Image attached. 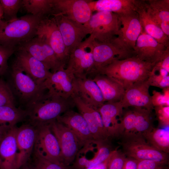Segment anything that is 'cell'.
<instances>
[{
  "mask_svg": "<svg viewBox=\"0 0 169 169\" xmlns=\"http://www.w3.org/2000/svg\"><path fill=\"white\" fill-rule=\"evenodd\" d=\"M16 51L14 49L0 43V76L7 71L8 61L9 57Z\"/></svg>",
  "mask_w": 169,
  "mask_h": 169,
  "instance_id": "obj_39",
  "label": "cell"
},
{
  "mask_svg": "<svg viewBox=\"0 0 169 169\" xmlns=\"http://www.w3.org/2000/svg\"><path fill=\"white\" fill-rule=\"evenodd\" d=\"M90 35L70 53L66 68L70 70L76 78H87L93 67V41Z\"/></svg>",
  "mask_w": 169,
  "mask_h": 169,
  "instance_id": "obj_7",
  "label": "cell"
},
{
  "mask_svg": "<svg viewBox=\"0 0 169 169\" xmlns=\"http://www.w3.org/2000/svg\"><path fill=\"white\" fill-rule=\"evenodd\" d=\"M155 63L146 62L133 56L115 60L95 74L105 75L121 84L126 90L136 82L147 79Z\"/></svg>",
  "mask_w": 169,
  "mask_h": 169,
  "instance_id": "obj_1",
  "label": "cell"
},
{
  "mask_svg": "<svg viewBox=\"0 0 169 169\" xmlns=\"http://www.w3.org/2000/svg\"><path fill=\"white\" fill-rule=\"evenodd\" d=\"M94 76L92 79L101 90L105 102L121 101L125 90L121 84L104 74H97Z\"/></svg>",
  "mask_w": 169,
  "mask_h": 169,
  "instance_id": "obj_28",
  "label": "cell"
},
{
  "mask_svg": "<svg viewBox=\"0 0 169 169\" xmlns=\"http://www.w3.org/2000/svg\"><path fill=\"white\" fill-rule=\"evenodd\" d=\"M153 67L156 69H163L169 72V47L167 48Z\"/></svg>",
  "mask_w": 169,
  "mask_h": 169,
  "instance_id": "obj_44",
  "label": "cell"
},
{
  "mask_svg": "<svg viewBox=\"0 0 169 169\" xmlns=\"http://www.w3.org/2000/svg\"><path fill=\"white\" fill-rule=\"evenodd\" d=\"M126 156L122 151L114 150L109 163L108 169H123Z\"/></svg>",
  "mask_w": 169,
  "mask_h": 169,
  "instance_id": "obj_42",
  "label": "cell"
},
{
  "mask_svg": "<svg viewBox=\"0 0 169 169\" xmlns=\"http://www.w3.org/2000/svg\"><path fill=\"white\" fill-rule=\"evenodd\" d=\"M18 50L29 54L42 63L52 73L62 68H65L50 45L37 36L20 46L17 51Z\"/></svg>",
  "mask_w": 169,
  "mask_h": 169,
  "instance_id": "obj_10",
  "label": "cell"
},
{
  "mask_svg": "<svg viewBox=\"0 0 169 169\" xmlns=\"http://www.w3.org/2000/svg\"><path fill=\"white\" fill-rule=\"evenodd\" d=\"M13 64L31 78L38 84L43 85L52 73L41 62L27 52L16 51Z\"/></svg>",
  "mask_w": 169,
  "mask_h": 169,
  "instance_id": "obj_16",
  "label": "cell"
},
{
  "mask_svg": "<svg viewBox=\"0 0 169 169\" xmlns=\"http://www.w3.org/2000/svg\"><path fill=\"white\" fill-rule=\"evenodd\" d=\"M10 77V83L8 84L14 97H16L20 104L25 106L26 109L41 96L46 90L43 85L37 84L13 64Z\"/></svg>",
  "mask_w": 169,
  "mask_h": 169,
  "instance_id": "obj_4",
  "label": "cell"
},
{
  "mask_svg": "<svg viewBox=\"0 0 169 169\" xmlns=\"http://www.w3.org/2000/svg\"><path fill=\"white\" fill-rule=\"evenodd\" d=\"M22 0H0L3 13L2 19L7 21L17 19V13L22 6Z\"/></svg>",
  "mask_w": 169,
  "mask_h": 169,
  "instance_id": "obj_37",
  "label": "cell"
},
{
  "mask_svg": "<svg viewBox=\"0 0 169 169\" xmlns=\"http://www.w3.org/2000/svg\"><path fill=\"white\" fill-rule=\"evenodd\" d=\"M167 47L141 30L137 40L134 52L136 56L140 59L154 63L160 58Z\"/></svg>",
  "mask_w": 169,
  "mask_h": 169,
  "instance_id": "obj_22",
  "label": "cell"
},
{
  "mask_svg": "<svg viewBox=\"0 0 169 169\" xmlns=\"http://www.w3.org/2000/svg\"><path fill=\"white\" fill-rule=\"evenodd\" d=\"M36 35L47 42L65 67L69 56L55 20L53 16L44 17L41 20Z\"/></svg>",
  "mask_w": 169,
  "mask_h": 169,
  "instance_id": "obj_11",
  "label": "cell"
},
{
  "mask_svg": "<svg viewBox=\"0 0 169 169\" xmlns=\"http://www.w3.org/2000/svg\"><path fill=\"white\" fill-rule=\"evenodd\" d=\"M92 12H108L116 14L134 10V0H90L88 3Z\"/></svg>",
  "mask_w": 169,
  "mask_h": 169,
  "instance_id": "obj_29",
  "label": "cell"
},
{
  "mask_svg": "<svg viewBox=\"0 0 169 169\" xmlns=\"http://www.w3.org/2000/svg\"><path fill=\"white\" fill-rule=\"evenodd\" d=\"M75 78L70 70L63 67L52 73L43 85L50 94L68 99L75 94Z\"/></svg>",
  "mask_w": 169,
  "mask_h": 169,
  "instance_id": "obj_14",
  "label": "cell"
},
{
  "mask_svg": "<svg viewBox=\"0 0 169 169\" xmlns=\"http://www.w3.org/2000/svg\"><path fill=\"white\" fill-rule=\"evenodd\" d=\"M166 165L153 161H138L137 169H163Z\"/></svg>",
  "mask_w": 169,
  "mask_h": 169,
  "instance_id": "obj_43",
  "label": "cell"
},
{
  "mask_svg": "<svg viewBox=\"0 0 169 169\" xmlns=\"http://www.w3.org/2000/svg\"><path fill=\"white\" fill-rule=\"evenodd\" d=\"M62 35L69 56L70 52L83 41L89 32L84 24L61 15L53 16Z\"/></svg>",
  "mask_w": 169,
  "mask_h": 169,
  "instance_id": "obj_15",
  "label": "cell"
},
{
  "mask_svg": "<svg viewBox=\"0 0 169 169\" xmlns=\"http://www.w3.org/2000/svg\"><path fill=\"white\" fill-rule=\"evenodd\" d=\"M32 155L34 169H70V166H66L52 162L46 158L35 146Z\"/></svg>",
  "mask_w": 169,
  "mask_h": 169,
  "instance_id": "obj_35",
  "label": "cell"
},
{
  "mask_svg": "<svg viewBox=\"0 0 169 169\" xmlns=\"http://www.w3.org/2000/svg\"></svg>",
  "mask_w": 169,
  "mask_h": 169,
  "instance_id": "obj_50",
  "label": "cell"
},
{
  "mask_svg": "<svg viewBox=\"0 0 169 169\" xmlns=\"http://www.w3.org/2000/svg\"><path fill=\"white\" fill-rule=\"evenodd\" d=\"M95 40L102 43H111L117 35L119 28L117 14L99 12L92 15L84 24Z\"/></svg>",
  "mask_w": 169,
  "mask_h": 169,
  "instance_id": "obj_5",
  "label": "cell"
},
{
  "mask_svg": "<svg viewBox=\"0 0 169 169\" xmlns=\"http://www.w3.org/2000/svg\"><path fill=\"white\" fill-rule=\"evenodd\" d=\"M134 108L136 113L135 136H142L143 133L153 127L151 118V111L143 108Z\"/></svg>",
  "mask_w": 169,
  "mask_h": 169,
  "instance_id": "obj_34",
  "label": "cell"
},
{
  "mask_svg": "<svg viewBox=\"0 0 169 169\" xmlns=\"http://www.w3.org/2000/svg\"><path fill=\"white\" fill-rule=\"evenodd\" d=\"M56 120L72 131L82 147L94 141L87 123L79 112L70 109L58 117Z\"/></svg>",
  "mask_w": 169,
  "mask_h": 169,
  "instance_id": "obj_23",
  "label": "cell"
},
{
  "mask_svg": "<svg viewBox=\"0 0 169 169\" xmlns=\"http://www.w3.org/2000/svg\"><path fill=\"white\" fill-rule=\"evenodd\" d=\"M134 10L137 13L141 30L151 36L159 43L169 47V37L153 20L148 13L144 0H134Z\"/></svg>",
  "mask_w": 169,
  "mask_h": 169,
  "instance_id": "obj_26",
  "label": "cell"
},
{
  "mask_svg": "<svg viewBox=\"0 0 169 169\" xmlns=\"http://www.w3.org/2000/svg\"><path fill=\"white\" fill-rule=\"evenodd\" d=\"M90 0H52V16L61 15L75 22L84 24L92 15L88 4Z\"/></svg>",
  "mask_w": 169,
  "mask_h": 169,
  "instance_id": "obj_12",
  "label": "cell"
},
{
  "mask_svg": "<svg viewBox=\"0 0 169 169\" xmlns=\"http://www.w3.org/2000/svg\"><path fill=\"white\" fill-rule=\"evenodd\" d=\"M117 14L119 30L111 43L122 49L135 54L134 48L142 29L138 14L135 10Z\"/></svg>",
  "mask_w": 169,
  "mask_h": 169,
  "instance_id": "obj_6",
  "label": "cell"
},
{
  "mask_svg": "<svg viewBox=\"0 0 169 169\" xmlns=\"http://www.w3.org/2000/svg\"><path fill=\"white\" fill-rule=\"evenodd\" d=\"M154 110L159 125L163 128L169 127V106H156Z\"/></svg>",
  "mask_w": 169,
  "mask_h": 169,
  "instance_id": "obj_40",
  "label": "cell"
},
{
  "mask_svg": "<svg viewBox=\"0 0 169 169\" xmlns=\"http://www.w3.org/2000/svg\"><path fill=\"white\" fill-rule=\"evenodd\" d=\"M3 15L2 9L0 4V20L2 19Z\"/></svg>",
  "mask_w": 169,
  "mask_h": 169,
  "instance_id": "obj_49",
  "label": "cell"
},
{
  "mask_svg": "<svg viewBox=\"0 0 169 169\" xmlns=\"http://www.w3.org/2000/svg\"><path fill=\"white\" fill-rule=\"evenodd\" d=\"M74 89L75 94L96 110L105 102L101 90L92 79L76 78Z\"/></svg>",
  "mask_w": 169,
  "mask_h": 169,
  "instance_id": "obj_24",
  "label": "cell"
},
{
  "mask_svg": "<svg viewBox=\"0 0 169 169\" xmlns=\"http://www.w3.org/2000/svg\"><path fill=\"white\" fill-rule=\"evenodd\" d=\"M17 129L13 127L0 141V169H17Z\"/></svg>",
  "mask_w": 169,
  "mask_h": 169,
  "instance_id": "obj_25",
  "label": "cell"
},
{
  "mask_svg": "<svg viewBox=\"0 0 169 169\" xmlns=\"http://www.w3.org/2000/svg\"><path fill=\"white\" fill-rule=\"evenodd\" d=\"M162 93L154 90L151 96L152 102L154 106H169V88L162 89Z\"/></svg>",
  "mask_w": 169,
  "mask_h": 169,
  "instance_id": "obj_41",
  "label": "cell"
},
{
  "mask_svg": "<svg viewBox=\"0 0 169 169\" xmlns=\"http://www.w3.org/2000/svg\"><path fill=\"white\" fill-rule=\"evenodd\" d=\"M96 141L97 153L90 160L76 155L75 160L73 162L70 169H84L87 167L99 164L106 160L112 151L107 141Z\"/></svg>",
  "mask_w": 169,
  "mask_h": 169,
  "instance_id": "obj_30",
  "label": "cell"
},
{
  "mask_svg": "<svg viewBox=\"0 0 169 169\" xmlns=\"http://www.w3.org/2000/svg\"><path fill=\"white\" fill-rule=\"evenodd\" d=\"M27 163L22 166L19 169H34L32 164H28Z\"/></svg>",
  "mask_w": 169,
  "mask_h": 169,
  "instance_id": "obj_48",
  "label": "cell"
},
{
  "mask_svg": "<svg viewBox=\"0 0 169 169\" xmlns=\"http://www.w3.org/2000/svg\"><path fill=\"white\" fill-rule=\"evenodd\" d=\"M74 105L85 120L94 140L107 141L109 138L103 126L101 117L96 110L74 94L71 97Z\"/></svg>",
  "mask_w": 169,
  "mask_h": 169,
  "instance_id": "obj_18",
  "label": "cell"
},
{
  "mask_svg": "<svg viewBox=\"0 0 169 169\" xmlns=\"http://www.w3.org/2000/svg\"><path fill=\"white\" fill-rule=\"evenodd\" d=\"M50 129L56 138L63 164L69 166L74 161L81 145L75 135L68 127L56 120L50 123Z\"/></svg>",
  "mask_w": 169,
  "mask_h": 169,
  "instance_id": "obj_9",
  "label": "cell"
},
{
  "mask_svg": "<svg viewBox=\"0 0 169 169\" xmlns=\"http://www.w3.org/2000/svg\"><path fill=\"white\" fill-rule=\"evenodd\" d=\"M50 123L35 127L37 133L34 146L49 160L64 165L58 142L50 129Z\"/></svg>",
  "mask_w": 169,
  "mask_h": 169,
  "instance_id": "obj_20",
  "label": "cell"
},
{
  "mask_svg": "<svg viewBox=\"0 0 169 169\" xmlns=\"http://www.w3.org/2000/svg\"><path fill=\"white\" fill-rule=\"evenodd\" d=\"M123 109L119 101L105 102L97 109L109 137H118L122 135Z\"/></svg>",
  "mask_w": 169,
  "mask_h": 169,
  "instance_id": "obj_17",
  "label": "cell"
},
{
  "mask_svg": "<svg viewBox=\"0 0 169 169\" xmlns=\"http://www.w3.org/2000/svg\"><path fill=\"white\" fill-rule=\"evenodd\" d=\"M93 54L94 64L89 74L93 76L115 60L136 56L134 53L122 49L111 43H102L95 40Z\"/></svg>",
  "mask_w": 169,
  "mask_h": 169,
  "instance_id": "obj_13",
  "label": "cell"
},
{
  "mask_svg": "<svg viewBox=\"0 0 169 169\" xmlns=\"http://www.w3.org/2000/svg\"><path fill=\"white\" fill-rule=\"evenodd\" d=\"M150 87L147 79L136 82L125 90L120 101L123 108H140L151 112L154 107L149 92Z\"/></svg>",
  "mask_w": 169,
  "mask_h": 169,
  "instance_id": "obj_19",
  "label": "cell"
},
{
  "mask_svg": "<svg viewBox=\"0 0 169 169\" xmlns=\"http://www.w3.org/2000/svg\"><path fill=\"white\" fill-rule=\"evenodd\" d=\"M142 136L147 142L156 149L163 152L169 153V127H153L143 133Z\"/></svg>",
  "mask_w": 169,
  "mask_h": 169,
  "instance_id": "obj_31",
  "label": "cell"
},
{
  "mask_svg": "<svg viewBox=\"0 0 169 169\" xmlns=\"http://www.w3.org/2000/svg\"><path fill=\"white\" fill-rule=\"evenodd\" d=\"M138 163L137 160L126 156L123 169H137Z\"/></svg>",
  "mask_w": 169,
  "mask_h": 169,
  "instance_id": "obj_45",
  "label": "cell"
},
{
  "mask_svg": "<svg viewBox=\"0 0 169 169\" xmlns=\"http://www.w3.org/2000/svg\"><path fill=\"white\" fill-rule=\"evenodd\" d=\"M113 151L108 158L104 161L99 164L87 167L84 169H108L109 163Z\"/></svg>",
  "mask_w": 169,
  "mask_h": 169,
  "instance_id": "obj_46",
  "label": "cell"
},
{
  "mask_svg": "<svg viewBox=\"0 0 169 169\" xmlns=\"http://www.w3.org/2000/svg\"><path fill=\"white\" fill-rule=\"evenodd\" d=\"M15 98L8 83L0 79V106H15Z\"/></svg>",
  "mask_w": 169,
  "mask_h": 169,
  "instance_id": "obj_38",
  "label": "cell"
},
{
  "mask_svg": "<svg viewBox=\"0 0 169 169\" xmlns=\"http://www.w3.org/2000/svg\"><path fill=\"white\" fill-rule=\"evenodd\" d=\"M27 118L24 109L9 105L0 106V125H16Z\"/></svg>",
  "mask_w": 169,
  "mask_h": 169,
  "instance_id": "obj_32",
  "label": "cell"
},
{
  "mask_svg": "<svg viewBox=\"0 0 169 169\" xmlns=\"http://www.w3.org/2000/svg\"><path fill=\"white\" fill-rule=\"evenodd\" d=\"M22 6L30 14L43 18L53 14L52 0H22Z\"/></svg>",
  "mask_w": 169,
  "mask_h": 169,
  "instance_id": "obj_33",
  "label": "cell"
},
{
  "mask_svg": "<svg viewBox=\"0 0 169 169\" xmlns=\"http://www.w3.org/2000/svg\"><path fill=\"white\" fill-rule=\"evenodd\" d=\"M12 127L8 125H0V141L3 138Z\"/></svg>",
  "mask_w": 169,
  "mask_h": 169,
  "instance_id": "obj_47",
  "label": "cell"
},
{
  "mask_svg": "<svg viewBox=\"0 0 169 169\" xmlns=\"http://www.w3.org/2000/svg\"><path fill=\"white\" fill-rule=\"evenodd\" d=\"M121 145L122 151L126 157L137 161H153L166 165L168 162V154L152 146L142 136L124 139Z\"/></svg>",
  "mask_w": 169,
  "mask_h": 169,
  "instance_id": "obj_8",
  "label": "cell"
},
{
  "mask_svg": "<svg viewBox=\"0 0 169 169\" xmlns=\"http://www.w3.org/2000/svg\"><path fill=\"white\" fill-rule=\"evenodd\" d=\"M43 18L30 14L12 21L1 19L0 43L16 51L20 46L37 36L38 26Z\"/></svg>",
  "mask_w": 169,
  "mask_h": 169,
  "instance_id": "obj_2",
  "label": "cell"
},
{
  "mask_svg": "<svg viewBox=\"0 0 169 169\" xmlns=\"http://www.w3.org/2000/svg\"><path fill=\"white\" fill-rule=\"evenodd\" d=\"M37 130L29 124L18 127L16 135L17 149V165L19 169L26 163L33 153L36 138Z\"/></svg>",
  "mask_w": 169,
  "mask_h": 169,
  "instance_id": "obj_21",
  "label": "cell"
},
{
  "mask_svg": "<svg viewBox=\"0 0 169 169\" xmlns=\"http://www.w3.org/2000/svg\"><path fill=\"white\" fill-rule=\"evenodd\" d=\"M74 105L71 98L65 99L45 93L25 109L28 123L35 127L48 124Z\"/></svg>",
  "mask_w": 169,
  "mask_h": 169,
  "instance_id": "obj_3",
  "label": "cell"
},
{
  "mask_svg": "<svg viewBox=\"0 0 169 169\" xmlns=\"http://www.w3.org/2000/svg\"><path fill=\"white\" fill-rule=\"evenodd\" d=\"M169 72L163 69H156L153 67L147 79L149 85L162 89L169 88Z\"/></svg>",
  "mask_w": 169,
  "mask_h": 169,
  "instance_id": "obj_36",
  "label": "cell"
},
{
  "mask_svg": "<svg viewBox=\"0 0 169 169\" xmlns=\"http://www.w3.org/2000/svg\"><path fill=\"white\" fill-rule=\"evenodd\" d=\"M149 16L163 32L169 37V0H144Z\"/></svg>",
  "mask_w": 169,
  "mask_h": 169,
  "instance_id": "obj_27",
  "label": "cell"
}]
</instances>
